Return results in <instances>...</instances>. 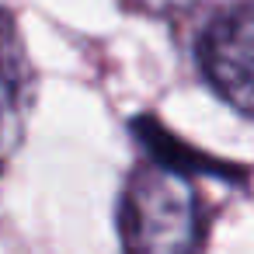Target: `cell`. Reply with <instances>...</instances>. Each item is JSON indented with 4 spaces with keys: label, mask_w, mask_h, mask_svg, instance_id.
I'll return each mask as SVG.
<instances>
[{
    "label": "cell",
    "mask_w": 254,
    "mask_h": 254,
    "mask_svg": "<svg viewBox=\"0 0 254 254\" xmlns=\"http://www.w3.org/2000/svg\"><path fill=\"white\" fill-rule=\"evenodd\" d=\"M119 233L126 254H205L209 209L185 167L146 160L126 181Z\"/></svg>",
    "instance_id": "obj_1"
},
{
    "label": "cell",
    "mask_w": 254,
    "mask_h": 254,
    "mask_svg": "<svg viewBox=\"0 0 254 254\" xmlns=\"http://www.w3.org/2000/svg\"><path fill=\"white\" fill-rule=\"evenodd\" d=\"M198 63L216 94L254 119V0H237L205 28Z\"/></svg>",
    "instance_id": "obj_2"
},
{
    "label": "cell",
    "mask_w": 254,
    "mask_h": 254,
    "mask_svg": "<svg viewBox=\"0 0 254 254\" xmlns=\"http://www.w3.org/2000/svg\"><path fill=\"white\" fill-rule=\"evenodd\" d=\"M32 91H35V73L25 39L18 32L14 14L0 11V171L7 167V160L14 157L25 136Z\"/></svg>",
    "instance_id": "obj_3"
},
{
    "label": "cell",
    "mask_w": 254,
    "mask_h": 254,
    "mask_svg": "<svg viewBox=\"0 0 254 254\" xmlns=\"http://www.w3.org/2000/svg\"><path fill=\"white\" fill-rule=\"evenodd\" d=\"M198 0H129V7L136 11H146V14H174V11H185V7H195Z\"/></svg>",
    "instance_id": "obj_4"
}]
</instances>
